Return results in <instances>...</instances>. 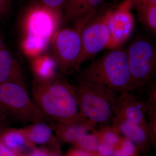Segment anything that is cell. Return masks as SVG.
<instances>
[{
    "label": "cell",
    "mask_w": 156,
    "mask_h": 156,
    "mask_svg": "<svg viewBox=\"0 0 156 156\" xmlns=\"http://www.w3.org/2000/svg\"><path fill=\"white\" fill-rule=\"evenodd\" d=\"M32 94L34 102L49 121L78 123L95 128L81 113L73 86L60 75L48 80L35 78Z\"/></svg>",
    "instance_id": "1"
},
{
    "label": "cell",
    "mask_w": 156,
    "mask_h": 156,
    "mask_svg": "<svg viewBox=\"0 0 156 156\" xmlns=\"http://www.w3.org/2000/svg\"><path fill=\"white\" fill-rule=\"evenodd\" d=\"M79 80L105 87L117 93L133 92L127 53L120 48L109 50L81 72Z\"/></svg>",
    "instance_id": "2"
},
{
    "label": "cell",
    "mask_w": 156,
    "mask_h": 156,
    "mask_svg": "<svg viewBox=\"0 0 156 156\" xmlns=\"http://www.w3.org/2000/svg\"><path fill=\"white\" fill-rule=\"evenodd\" d=\"M59 23L41 4L34 3L26 12L22 48L26 55L34 57L41 55L56 32Z\"/></svg>",
    "instance_id": "3"
},
{
    "label": "cell",
    "mask_w": 156,
    "mask_h": 156,
    "mask_svg": "<svg viewBox=\"0 0 156 156\" xmlns=\"http://www.w3.org/2000/svg\"><path fill=\"white\" fill-rule=\"evenodd\" d=\"M73 86L81 113L94 127L112 123L117 93L88 81L78 80Z\"/></svg>",
    "instance_id": "4"
},
{
    "label": "cell",
    "mask_w": 156,
    "mask_h": 156,
    "mask_svg": "<svg viewBox=\"0 0 156 156\" xmlns=\"http://www.w3.org/2000/svg\"><path fill=\"white\" fill-rule=\"evenodd\" d=\"M94 16V13H90L75 22L73 27L62 29L53 35L51 41L52 57L62 73L67 74L79 69L82 50L81 31Z\"/></svg>",
    "instance_id": "5"
},
{
    "label": "cell",
    "mask_w": 156,
    "mask_h": 156,
    "mask_svg": "<svg viewBox=\"0 0 156 156\" xmlns=\"http://www.w3.org/2000/svg\"><path fill=\"white\" fill-rule=\"evenodd\" d=\"M0 108L9 118L25 122H47L29 94L23 81H11L0 84Z\"/></svg>",
    "instance_id": "6"
},
{
    "label": "cell",
    "mask_w": 156,
    "mask_h": 156,
    "mask_svg": "<svg viewBox=\"0 0 156 156\" xmlns=\"http://www.w3.org/2000/svg\"><path fill=\"white\" fill-rule=\"evenodd\" d=\"M126 52L134 91L142 89L151 82L155 70L154 47L147 40L138 39L131 43Z\"/></svg>",
    "instance_id": "7"
},
{
    "label": "cell",
    "mask_w": 156,
    "mask_h": 156,
    "mask_svg": "<svg viewBox=\"0 0 156 156\" xmlns=\"http://www.w3.org/2000/svg\"><path fill=\"white\" fill-rule=\"evenodd\" d=\"M109 9L97 13L82 28L80 66L102 50L110 48V36L107 25Z\"/></svg>",
    "instance_id": "8"
},
{
    "label": "cell",
    "mask_w": 156,
    "mask_h": 156,
    "mask_svg": "<svg viewBox=\"0 0 156 156\" xmlns=\"http://www.w3.org/2000/svg\"><path fill=\"white\" fill-rule=\"evenodd\" d=\"M131 0H124L116 7L109 9L107 25L110 36V49L120 48L128 40L134 29Z\"/></svg>",
    "instance_id": "9"
},
{
    "label": "cell",
    "mask_w": 156,
    "mask_h": 156,
    "mask_svg": "<svg viewBox=\"0 0 156 156\" xmlns=\"http://www.w3.org/2000/svg\"><path fill=\"white\" fill-rule=\"evenodd\" d=\"M146 111L143 102L138 99L133 92H121L117 95L113 108L112 124L128 122L140 126L147 131Z\"/></svg>",
    "instance_id": "10"
},
{
    "label": "cell",
    "mask_w": 156,
    "mask_h": 156,
    "mask_svg": "<svg viewBox=\"0 0 156 156\" xmlns=\"http://www.w3.org/2000/svg\"><path fill=\"white\" fill-rule=\"evenodd\" d=\"M104 0H66L62 20L76 22L92 11L97 10Z\"/></svg>",
    "instance_id": "11"
},
{
    "label": "cell",
    "mask_w": 156,
    "mask_h": 156,
    "mask_svg": "<svg viewBox=\"0 0 156 156\" xmlns=\"http://www.w3.org/2000/svg\"><path fill=\"white\" fill-rule=\"evenodd\" d=\"M27 140L33 145L59 144L53 134L52 127L45 122L33 123L21 128Z\"/></svg>",
    "instance_id": "12"
},
{
    "label": "cell",
    "mask_w": 156,
    "mask_h": 156,
    "mask_svg": "<svg viewBox=\"0 0 156 156\" xmlns=\"http://www.w3.org/2000/svg\"><path fill=\"white\" fill-rule=\"evenodd\" d=\"M114 129L134 144L139 151H146L148 146L147 131L140 126L126 122L112 124Z\"/></svg>",
    "instance_id": "13"
},
{
    "label": "cell",
    "mask_w": 156,
    "mask_h": 156,
    "mask_svg": "<svg viewBox=\"0 0 156 156\" xmlns=\"http://www.w3.org/2000/svg\"><path fill=\"white\" fill-rule=\"evenodd\" d=\"M11 81H23L22 69L9 50H0V84Z\"/></svg>",
    "instance_id": "14"
},
{
    "label": "cell",
    "mask_w": 156,
    "mask_h": 156,
    "mask_svg": "<svg viewBox=\"0 0 156 156\" xmlns=\"http://www.w3.org/2000/svg\"><path fill=\"white\" fill-rule=\"evenodd\" d=\"M54 130L57 139L62 142L72 144L80 136L89 131L95 132L96 130L83 124L57 122Z\"/></svg>",
    "instance_id": "15"
},
{
    "label": "cell",
    "mask_w": 156,
    "mask_h": 156,
    "mask_svg": "<svg viewBox=\"0 0 156 156\" xmlns=\"http://www.w3.org/2000/svg\"><path fill=\"white\" fill-rule=\"evenodd\" d=\"M0 141L10 149L20 153L34 147L27 139L21 128H6L0 137Z\"/></svg>",
    "instance_id": "16"
},
{
    "label": "cell",
    "mask_w": 156,
    "mask_h": 156,
    "mask_svg": "<svg viewBox=\"0 0 156 156\" xmlns=\"http://www.w3.org/2000/svg\"><path fill=\"white\" fill-rule=\"evenodd\" d=\"M31 68L35 78L41 80H48L57 74V65L52 56L45 54L34 57Z\"/></svg>",
    "instance_id": "17"
},
{
    "label": "cell",
    "mask_w": 156,
    "mask_h": 156,
    "mask_svg": "<svg viewBox=\"0 0 156 156\" xmlns=\"http://www.w3.org/2000/svg\"><path fill=\"white\" fill-rule=\"evenodd\" d=\"M89 132L80 136L73 145L85 151L92 156H101L98 151L99 139L97 130L91 134Z\"/></svg>",
    "instance_id": "18"
},
{
    "label": "cell",
    "mask_w": 156,
    "mask_h": 156,
    "mask_svg": "<svg viewBox=\"0 0 156 156\" xmlns=\"http://www.w3.org/2000/svg\"><path fill=\"white\" fill-rule=\"evenodd\" d=\"M138 20L153 33L156 32V5L140 6L135 9Z\"/></svg>",
    "instance_id": "19"
},
{
    "label": "cell",
    "mask_w": 156,
    "mask_h": 156,
    "mask_svg": "<svg viewBox=\"0 0 156 156\" xmlns=\"http://www.w3.org/2000/svg\"><path fill=\"white\" fill-rule=\"evenodd\" d=\"M97 133L99 139V144H105L115 148L119 144L122 136L112 126L102 125Z\"/></svg>",
    "instance_id": "20"
},
{
    "label": "cell",
    "mask_w": 156,
    "mask_h": 156,
    "mask_svg": "<svg viewBox=\"0 0 156 156\" xmlns=\"http://www.w3.org/2000/svg\"><path fill=\"white\" fill-rule=\"evenodd\" d=\"M139 151L130 140L122 137L112 156H139Z\"/></svg>",
    "instance_id": "21"
},
{
    "label": "cell",
    "mask_w": 156,
    "mask_h": 156,
    "mask_svg": "<svg viewBox=\"0 0 156 156\" xmlns=\"http://www.w3.org/2000/svg\"><path fill=\"white\" fill-rule=\"evenodd\" d=\"M65 2L66 0H40L42 5L54 15L59 23L62 19Z\"/></svg>",
    "instance_id": "22"
},
{
    "label": "cell",
    "mask_w": 156,
    "mask_h": 156,
    "mask_svg": "<svg viewBox=\"0 0 156 156\" xmlns=\"http://www.w3.org/2000/svg\"><path fill=\"white\" fill-rule=\"evenodd\" d=\"M147 131L149 140L155 147L156 142V111L147 110Z\"/></svg>",
    "instance_id": "23"
},
{
    "label": "cell",
    "mask_w": 156,
    "mask_h": 156,
    "mask_svg": "<svg viewBox=\"0 0 156 156\" xmlns=\"http://www.w3.org/2000/svg\"><path fill=\"white\" fill-rule=\"evenodd\" d=\"M147 110H152L156 111V84H153L148 89L147 97L145 101H142Z\"/></svg>",
    "instance_id": "24"
},
{
    "label": "cell",
    "mask_w": 156,
    "mask_h": 156,
    "mask_svg": "<svg viewBox=\"0 0 156 156\" xmlns=\"http://www.w3.org/2000/svg\"><path fill=\"white\" fill-rule=\"evenodd\" d=\"M0 156H25V155L11 150L0 141Z\"/></svg>",
    "instance_id": "25"
},
{
    "label": "cell",
    "mask_w": 156,
    "mask_h": 156,
    "mask_svg": "<svg viewBox=\"0 0 156 156\" xmlns=\"http://www.w3.org/2000/svg\"><path fill=\"white\" fill-rule=\"evenodd\" d=\"M64 156H92L90 154L79 148L74 147L68 150Z\"/></svg>",
    "instance_id": "26"
},
{
    "label": "cell",
    "mask_w": 156,
    "mask_h": 156,
    "mask_svg": "<svg viewBox=\"0 0 156 156\" xmlns=\"http://www.w3.org/2000/svg\"><path fill=\"white\" fill-rule=\"evenodd\" d=\"M131 9H136L140 6L156 5V0H131Z\"/></svg>",
    "instance_id": "27"
},
{
    "label": "cell",
    "mask_w": 156,
    "mask_h": 156,
    "mask_svg": "<svg viewBox=\"0 0 156 156\" xmlns=\"http://www.w3.org/2000/svg\"><path fill=\"white\" fill-rule=\"evenodd\" d=\"M49 151L44 147L32 149V151L25 156H48Z\"/></svg>",
    "instance_id": "28"
},
{
    "label": "cell",
    "mask_w": 156,
    "mask_h": 156,
    "mask_svg": "<svg viewBox=\"0 0 156 156\" xmlns=\"http://www.w3.org/2000/svg\"><path fill=\"white\" fill-rule=\"evenodd\" d=\"M48 156H61L59 144L51 146V148L49 151Z\"/></svg>",
    "instance_id": "29"
},
{
    "label": "cell",
    "mask_w": 156,
    "mask_h": 156,
    "mask_svg": "<svg viewBox=\"0 0 156 156\" xmlns=\"http://www.w3.org/2000/svg\"><path fill=\"white\" fill-rule=\"evenodd\" d=\"M11 0H0V14L4 13L8 9Z\"/></svg>",
    "instance_id": "30"
},
{
    "label": "cell",
    "mask_w": 156,
    "mask_h": 156,
    "mask_svg": "<svg viewBox=\"0 0 156 156\" xmlns=\"http://www.w3.org/2000/svg\"><path fill=\"white\" fill-rule=\"evenodd\" d=\"M9 118L7 116L2 110L0 108V122L7 125L9 122Z\"/></svg>",
    "instance_id": "31"
},
{
    "label": "cell",
    "mask_w": 156,
    "mask_h": 156,
    "mask_svg": "<svg viewBox=\"0 0 156 156\" xmlns=\"http://www.w3.org/2000/svg\"><path fill=\"white\" fill-rule=\"evenodd\" d=\"M8 128L6 124L0 122V137L2 134L3 132L5 131L6 128Z\"/></svg>",
    "instance_id": "32"
},
{
    "label": "cell",
    "mask_w": 156,
    "mask_h": 156,
    "mask_svg": "<svg viewBox=\"0 0 156 156\" xmlns=\"http://www.w3.org/2000/svg\"><path fill=\"white\" fill-rule=\"evenodd\" d=\"M2 40H1V39L0 38V50L2 49L3 48V45H2Z\"/></svg>",
    "instance_id": "33"
}]
</instances>
